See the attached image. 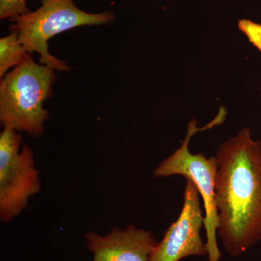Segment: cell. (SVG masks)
I'll use <instances>...</instances> for the list:
<instances>
[{"mask_svg":"<svg viewBox=\"0 0 261 261\" xmlns=\"http://www.w3.org/2000/svg\"><path fill=\"white\" fill-rule=\"evenodd\" d=\"M216 157L217 233L228 255L238 257L261 241V142L243 128Z\"/></svg>","mask_w":261,"mask_h":261,"instance_id":"1","label":"cell"},{"mask_svg":"<svg viewBox=\"0 0 261 261\" xmlns=\"http://www.w3.org/2000/svg\"><path fill=\"white\" fill-rule=\"evenodd\" d=\"M56 70L32 57L6 73L0 82V121L4 128L38 137L44 132L49 112L44 102L51 97Z\"/></svg>","mask_w":261,"mask_h":261,"instance_id":"2","label":"cell"},{"mask_svg":"<svg viewBox=\"0 0 261 261\" xmlns=\"http://www.w3.org/2000/svg\"><path fill=\"white\" fill-rule=\"evenodd\" d=\"M112 12L89 13L77 8L73 0H42L34 11L11 19L10 31L29 53L40 55L41 64L58 71L70 70L68 63L50 54L48 41L55 36L83 25H107L114 20Z\"/></svg>","mask_w":261,"mask_h":261,"instance_id":"3","label":"cell"},{"mask_svg":"<svg viewBox=\"0 0 261 261\" xmlns=\"http://www.w3.org/2000/svg\"><path fill=\"white\" fill-rule=\"evenodd\" d=\"M226 111L224 108L216 118L203 128L197 127V121L189 123L185 141L168 159L160 163L154 171V177H169L181 175L191 180L201 195L205 209L204 226L205 228L207 261H220L221 252L217 243L219 216L216 203V180L218 161L216 156L207 159L203 154H192L189 149L190 140L197 132L212 128L224 121Z\"/></svg>","mask_w":261,"mask_h":261,"instance_id":"4","label":"cell"},{"mask_svg":"<svg viewBox=\"0 0 261 261\" xmlns=\"http://www.w3.org/2000/svg\"><path fill=\"white\" fill-rule=\"evenodd\" d=\"M23 137L4 128L0 134V219L10 222L27 207L29 198L41 190L34 152L27 144L19 151Z\"/></svg>","mask_w":261,"mask_h":261,"instance_id":"5","label":"cell"},{"mask_svg":"<svg viewBox=\"0 0 261 261\" xmlns=\"http://www.w3.org/2000/svg\"><path fill=\"white\" fill-rule=\"evenodd\" d=\"M204 219L198 190L187 178L179 216L154 246L149 261H179L187 257L207 255L206 243L200 236Z\"/></svg>","mask_w":261,"mask_h":261,"instance_id":"6","label":"cell"},{"mask_svg":"<svg viewBox=\"0 0 261 261\" xmlns=\"http://www.w3.org/2000/svg\"><path fill=\"white\" fill-rule=\"evenodd\" d=\"M85 239L92 261H149L158 243L152 231L133 225L125 229L113 228L105 235L89 231Z\"/></svg>","mask_w":261,"mask_h":261,"instance_id":"7","label":"cell"},{"mask_svg":"<svg viewBox=\"0 0 261 261\" xmlns=\"http://www.w3.org/2000/svg\"><path fill=\"white\" fill-rule=\"evenodd\" d=\"M31 53L18 40V34L10 31V34L0 39V77L6 75L11 68L23 64L30 58Z\"/></svg>","mask_w":261,"mask_h":261,"instance_id":"8","label":"cell"},{"mask_svg":"<svg viewBox=\"0 0 261 261\" xmlns=\"http://www.w3.org/2000/svg\"><path fill=\"white\" fill-rule=\"evenodd\" d=\"M27 0H0V19H11L28 13Z\"/></svg>","mask_w":261,"mask_h":261,"instance_id":"9","label":"cell"},{"mask_svg":"<svg viewBox=\"0 0 261 261\" xmlns=\"http://www.w3.org/2000/svg\"><path fill=\"white\" fill-rule=\"evenodd\" d=\"M238 28L243 32L250 42L261 51V24L247 19L239 20Z\"/></svg>","mask_w":261,"mask_h":261,"instance_id":"10","label":"cell"}]
</instances>
